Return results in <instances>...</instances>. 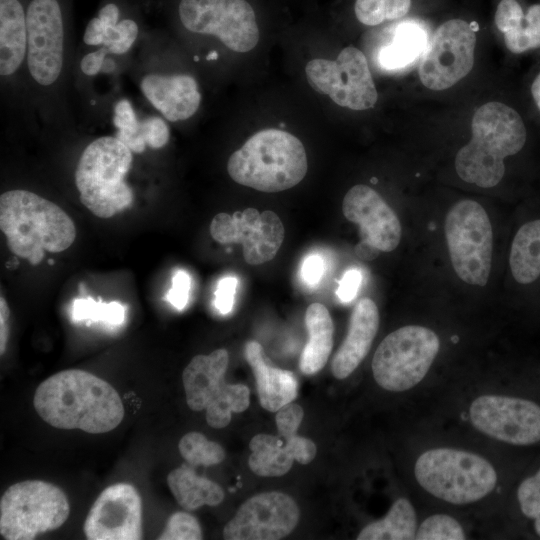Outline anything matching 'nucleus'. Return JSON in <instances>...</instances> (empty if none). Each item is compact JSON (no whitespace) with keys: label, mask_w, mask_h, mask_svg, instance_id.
<instances>
[{"label":"nucleus","mask_w":540,"mask_h":540,"mask_svg":"<svg viewBox=\"0 0 540 540\" xmlns=\"http://www.w3.org/2000/svg\"><path fill=\"white\" fill-rule=\"evenodd\" d=\"M33 405L38 415L58 429L105 433L124 417L118 392L87 371L68 369L44 380L36 389Z\"/></svg>","instance_id":"f257e3e1"},{"label":"nucleus","mask_w":540,"mask_h":540,"mask_svg":"<svg viewBox=\"0 0 540 540\" xmlns=\"http://www.w3.org/2000/svg\"><path fill=\"white\" fill-rule=\"evenodd\" d=\"M0 229L10 251L39 264L45 252L68 249L76 238L70 216L57 204L28 190H8L0 196Z\"/></svg>","instance_id":"f03ea898"},{"label":"nucleus","mask_w":540,"mask_h":540,"mask_svg":"<svg viewBox=\"0 0 540 540\" xmlns=\"http://www.w3.org/2000/svg\"><path fill=\"white\" fill-rule=\"evenodd\" d=\"M471 129V140L455 157L456 172L465 182L494 187L504 176V159L525 144L524 123L513 108L493 101L475 111Z\"/></svg>","instance_id":"7ed1b4c3"},{"label":"nucleus","mask_w":540,"mask_h":540,"mask_svg":"<svg viewBox=\"0 0 540 540\" xmlns=\"http://www.w3.org/2000/svg\"><path fill=\"white\" fill-rule=\"evenodd\" d=\"M307 169L302 142L279 129L257 132L227 163L228 174L236 183L268 193L294 187L303 180Z\"/></svg>","instance_id":"20e7f679"},{"label":"nucleus","mask_w":540,"mask_h":540,"mask_svg":"<svg viewBox=\"0 0 540 540\" xmlns=\"http://www.w3.org/2000/svg\"><path fill=\"white\" fill-rule=\"evenodd\" d=\"M133 152L116 136H101L82 151L75 169V185L81 203L100 218H110L134 200L125 177Z\"/></svg>","instance_id":"39448f33"},{"label":"nucleus","mask_w":540,"mask_h":540,"mask_svg":"<svg viewBox=\"0 0 540 540\" xmlns=\"http://www.w3.org/2000/svg\"><path fill=\"white\" fill-rule=\"evenodd\" d=\"M414 472L424 490L457 505L484 498L497 483L496 471L486 459L452 448L424 452L417 459Z\"/></svg>","instance_id":"423d86ee"},{"label":"nucleus","mask_w":540,"mask_h":540,"mask_svg":"<svg viewBox=\"0 0 540 540\" xmlns=\"http://www.w3.org/2000/svg\"><path fill=\"white\" fill-rule=\"evenodd\" d=\"M69 502L61 488L26 480L10 486L0 500V534L6 540H32L62 526Z\"/></svg>","instance_id":"0eeeda50"},{"label":"nucleus","mask_w":540,"mask_h":540,"mask_svg":"<svg viewBox=\"0 0 540 540\" xmlns=\"http://www.w3.org/2000/svg\"><path fill=\"white\" fill-rule=\"evenodd\" d=\"M440 348L434 331L408 325L389 335L377 347L372 360L375 381L385 390L402 392L423 380Z\"/></svg>","instance_id":"6e6552de"},{"label":"nucleus","mask_w":540,"mask_h":540,"mask_svg":"<svg viewBox=\"0 0 540 540\" xmlns=\"http://www.w3.org/2000/svg\"><path fill=\"white\" fill-rule=\"evenodd\" d=\"M445 236L452 266L464 282L485 286L493 252V230L485 209L474 200H461L448 211Z\"/></svg>","instance_id":"1a4fd4ad"},{"label":"nucleus","mask_w":540,"mask_h":540,"mask_svg":"<svg viewBox=\"0 0 540 540\" xmlns=\"http://www.w3.org/2000/svg\"><path fill=\"white\" fill-rule=\"evenodd\" d=\"M69 0H28L26 68L38 87L51 88L64 69Z\"/></svg>","instance_id":"9d476101"},{"label":"nucleus","mask_w":540,"mask_h":540,"mask_svg":"<svg viewBox=\"0 0 540 540\" xmlns=\"http://www.w3.org/2000/svg\"><path fill=\"white\" fill-rule=\"evenodd\" d=\"M177 13L187 31L214 36L234 52H248L259 41L254 10L245 0H180Z\"/></svg>","instance_id":"9b49d317"},{"label":"nucleus","mask_w":540,"mask_h":540,"mask_svg":"<svg viewBox=\"0 0 540 540\" xmlns=\"http://www.w3.org/2000/svg\"><path fill=\"white\" fill-rule=\"evenodd\" d=\"M306 78L318 93L328 95L341 107L352 110L372 108L377 90L365 55L348 46L336 60L313 59L306 64Z\"/></svg>","instance_id":"f8f14e48"},{"label":"nucleus","mask_w":540,"mask_h":540,"mask_svg":"<svg viewBox=\"0 0 540 540\" xmlns=\"http://www.w3.org/2000/svg\"><path fill=\"white\" fill-rule=\"evenodd\" d=\"M476 35L472 26L462 19L441 24L426 47L419 66V78L428 89L450 88L472 69Z\"/></svg>","instance_id":"ddd939ff"},{"label":"nucleus","mask_w":540,"mask_h":540,"mask_svg":"<svg viewBox=\"0 0 540 540\" xmlns=\"http://www.w3.org/2000/svg\"><path fill=\"white\" fill-rule=\"evenodd\" d=\"M210 234L220 244L240 243L243 257L250 265L272 260L284 240V226L273 211L255 208L232 215L218 213L210 223Z\"/></svg>","instance_id":"4468645a"},{"label":"nucleus","mask_w":540,"mask_h":540,"mask_svg":"<svg viewBox=\"0 0 540 540\" xmlns=\"http://www.w3.org/2000/svg\"><path fill=\"white\" fill-rule=\"evenodd\" d=\"M470 420L480 432L513 445L540 440V406L522 398L483 395L470 406Z\"/></svg>","instance_id":"2eb2a0df"},{"label":"nucleus","mask_w":540,"mask_h":540,"mask_svg":"<svg viewBox=\"0 0 540 540\" xmlns=\"http://www.w3.org/2000/svg\"><path fill=\"white\" fill-rule=\"evenodd\" d=\"M300 517L296 502L287 494L266 492L243 503L223 529L227 540H277L289 535Z\"/></svg>","instance_id":"dca6fc26"},{"label":"nucleus","mask_w":540,"mask_h":540,"mask_svg":"<svg viewBox=\"0 0 540 540\" xmlns=\"http://www.w3.org/2000/svg\"><path fill=\"white\" fill-rule=\"evenodd\" d=\"M84 533L89 540L142 539V502L136 488L128 483L105 488L86 517Z\"/></svg>","instance_id":"f3484780"},{"label":"nucleus","mask_w":540,"mask_h":540,"mask_svg":"<svg viewBox=\"0 0 540 540\" xmlns=\"http://www.w3.org/2000/svg\"><path fill=\"white\" fill-rule=\"evenodd\" d=\"M345 218L359 225L361 241L383 252L397 248L401 224L394 210L369 186L358 184L348 190L342 202Z\"/></svg>","instance_id":"a211bd4d"},{"label":"nucleus","mask_w":540,"mask_h":540,"mask_svg":"<svg viewBox=\"0 0 540 540\" xmlns=\"http://www.w3.org/2000/svg\"><path fill=\"white\" fill-rule=\"evenodd\" d=\"M228 362L227 350L217 349L195 356L182 373L187 405L193 411L205 409L206 419L216 415L234 391L235 384L224 378Z\"/></svg>","instance_id":"6ab92c4d"},{"label":"nucleus","mask_w":540,"mask_h":540,"mask_svg":"<svg viewBox=\"0 0 540 540\" xmlns=\"http://www.w3.org/2000/svg\"><path fill=\"white\" fill-rule=\"evenodd\" d=\"M140 90L169 122L189 119L197 112L201 102L198 83L189 74L149 73L141 79Z\"/></svg>","instance_id":"aec40b11"},{"label":"nucleus","mask_w":540,"mask_h":540,"mask_svg":"<svg viewBox=\"0 0 540 540\" xmlns=\"http://www.w3.org/2000/svg\"><path fill=\"white\" fill-rule=\"evenodd\" d=\"M122 0H107L97 15L87 24L83 42L89 46H104L109 53L125 54L140 33V25Z\"/></svg>","instance_id":"412c9836"},{"label":"nucleus","mask_w":540,"mask_h":540,"mask_svg":"<svg viewBox=\"0 0 540 540\" xmlns=\"http://www.w3.org/2000/svg\"><path fill=\"white\" fill-rule=\"evenodd\" d=\"M379 327V311L373 300L355 305L346 338L333 357L331 369L337 379L348 377L368 354Z\"/></svg>","instance_id":"4be33fe9"},{"label":"nucleus","mask_w":540,"mask_h":540,"mask_svg":"<svg viewBox=\"0 0 540 540\" xmlns=\"http://www.w3.org/2000/svg\"><path fill=\"white\" fill-rule=\"evenodd\" d=\"M28 0H0V75L9 78L25 64Z\"/></svg>","instance_id":"5701e85b"},{"label":"nucleus","mask_w":540,"mask_h":540,"mask_svg":"<svg viewBox=\"0 0 540 540\" xmlns=\"http://www.w3.org/2000/svg\"><path fill=\"white\" fill-rule=\"evenodd\" d=\"M245 357L255 375L259 402L264 409L277 412L296 398L298 385L294 374L267 363L258 342L246 344Z\"/></svg>","instance_id":"b1692460"},{"label":"nucleus","mask_w":540,"mask_h":540,"mask_svg":"<svg viewBox=\"0 0 540 540\" xmlns=\"http://www.w3.org/2000/svg\"><path fill=\"white\" fill-rule=\"evenodd\" d=\"M495 24L504 34L505 45L513 53L540 48V4L524 14L516 0H501L495 13Z\"/></svg>","instance_id":"393cba45"},{"label":"nucleus","mask_w":540,"mask_h":540,"mask_svg":"<svg viewBox=\"0 0 540 540\" xmlns=\"http://www.w3.org/2000/svg\"><path fill=\"white\" fill-rule=\"evenodd\" d=\"M308 341L301 353L299 367L306 375L320 371L326 364L333 346V322L327 308L311 304L305 314Z\"/></svg>","instance_id":"a878e982"},{"label":"nucleus","mask_w":540,"mask_h":540,"mask_svg":"<svg viewBox=\"0 0 540 540\" xmlns=\"http://www.w3.org/2000/svg\"><path fill=\"white\" fill-rule=\"evenodd\" d=\"M167 484L176 501L187 511L203 505L216 506L224 499V492L217 483L197 475L188 465L172 470Z\"/></svg>","instance_id":"bb28decb"},{"label":"nucleus","mask_w":540,"mask_h":540,"mask_svg":"<svg viewBox=\"0 0 540 540\" xmlns=\"http://www.w3.org/2000/svg\"><path fill=\"white\" fill-rule=\"evenodd\" d=\"M427 36L419 25L405 22L397 25L391 39L378 54L379 66L388 71L399 70L414 62L425 51Z\"/></svg>","instance_id":"cd10ccee"},{"label":"nucleus","mask_w":540,"mask_h":540,"mask_svg":"<svg viewBox=\"0 0 540 540\" xmlns=\"http://www.w3.org/2000/svg\"><path fill=\"white\" fill-rule=\"evenodd\" d=\"M509 264L514 279L529 284L540 275V220L523 224L514 236Z\"/></svg>","instance_id":"c85d7f7f"},{"label":"nucleus","mask_w":540,"mask_h":540,"mask_svg":"<svg viewBox=\"0 0 540 540\" xmlns=\"http://www.w3.org/2000/svg\"><path fill=\"white\" fill-rule=\"evenodd\" d=\"M414 507L406 498H398L386 516L365 526L358 540H412L417 531Z\"/></svg>","instance_id":"c756f323"},{"label":"nucleus","mask_w":540,"mask_h":540,"mask_svg":"<svg viewBox=\"0 0 540 540\" xmlns=\"http://www.w3.org/2000/svg\"><path fill=\"white\" fill-rule=\"evenodd\" d=\"M248 460L251 471L262 477H278L286 474L293 464L285 441L268 434L255 435L249 444Z\"/></svg>","instance_id":"7c9ffc66"},{"label":"nucleus","mask_w":540,"mask_h":540,"mask_svg":"<svg viewBox=\"0 0 540 540\" xmlns=\"http://www.w3.org/2000/svg\"><path fill=\"white\" fill-rule=\"evenodd\" d=\"M126 307L118 301L105 303L88 298H77L71 309L74 322H102L110 326H120L124 323Z\"/></svg>","instance_id":"2f4dec72"},{"label":"nucleus","mask_w":540,"mask_h":540,"mask_svg":"<svg viewBox=\"0 0 540 540\" xmlns=\"http://www.w3.org/2000/svg\"><path fill=\"white\" fill-rule=\"evenodd\" d=\"M179 452L190 466H211L221 463L225 451L217 442L200 432H189L179 441Z\"/></svg>","instance_id":"473e14b6"},{"label":"nucleus","mask_w":540,"mask_h":540,"mask_svg":"<svg viewBox=\"0 0 540 540\" xmlns=\"http://www.w3.org/2000/svg\"><path fill=\"white\" fill-rule=\"evenodd\" d=\"M410 7L411 0H356L354 10L362 24L376 26L404 17Z\"/></svg>","instance_id":"72a5a7b5"},{"label":"nucleus","mask_w":540,"mask_h":540,"mask_svg":"<svg viewBox=\"0 0 540 540\" xmlns=\"http://www.w3.org/2000/svg\"><path fill=\"white\" fill-rule=\"evenodd\" d=\"M465 533L460 523L446 514H434L417 528L416 540H463Z\"/></svg>","instance_id":"f704fd0d"},{"label":"nucleus","mask_w":540,"mask_h":540,"mask_svg":"<svg viewBox=\"0 0 540 540\" xmlns=\"http://www.w3.org/2000/svg\"><path fill=\"white\" fill-rule=\"evenodd\" d=\"M113 125L116 128L115 136L124 144L142 136L141 121L126 98L120 99L114 106Z\"/></svg>","instance_id":"c9c22d12"},{"label":"nucleus","mask_w":540,"mask_h":540,"mask_svg":"<svg viewBox=\"0 0 540 540\" xmlns=\"http://www.w3.org/2000/svg\"><path fill=\"white\" fill-rule=\"evenodd\" d=\"M517 498L522 513L534 520L535 531L540 536V469L519 485Z\"/></svg>","instance_id":"e433bc0d"},{"label":"nucleus","mask_w":540,"mask_h":540,"mask_svg":"<svg viewBox=\"0 0 540 540\" xmlns=\"http://www.w3.org/2000/svg\"><path fill=\"white\" fill-rule=\"evenodd\" d=\"M159 540H200L201 527L197 519L187 512H176L170 516Z\"/></svg>","instance_id":"4c0bfd02"},{"label":"nucleus","mask_w":540,"mask_h":540,"mask_svg":"<svg viewBox=\"0 0 540 540\" xmlns=\"http://www.w3.org/2000/svg\"><path fill=\"white\" fill-rule=\"evenodd\" d=\"M141 133L151 149L164 147L170 139V130L166 121L159 116H150L141 120Z\"/></svg>","instance_id":"58836bf2"},{"label":"nucleus","mask_w":540,"mask_h":540,"mask_svg":"<svg viewBox=\"0 0 540 540\" xmlns=\"http://www.w3.org/2000/svg\"><path fill=\"white\" fill-rule=\"evenodd\" d=\"M303 409L295 403H288L277 411L276 425L278 432L285 439L297 434L303 419Z\"/></svg>","instance_id":"ea45409f"},{"label":"nucleus","mask_w":540,"mask_h":540,"mask_svg":"<svg viewBox=\"0 0 540 540\" xmlns=\"http://www.w3.org/2000/svg\"><path fill=\"white\" fill-rule=\"evenodd\" d=\"M191 277L184 270L175 271L172 277V286L165 299L177 310H183L189 300Z\"/></svg>","instance_id":"a19ab883"},{"label":"nucleus","mask_w":540,"mask_h":540,"mask_svg":"<svg viewBox=\"0 0 540 540\" xmlns=\"http://www.w3.org/2000/svg\"><path fill=\"white\" fill-rule=\"evenodd\" d=\"M238 278L232 275L221 278L217 284L214 297V306L219 313L229 314L235 303V294Z\"/></svg>","instance_id":"79ce46f5"},{"label":"nucleus","mask_w":540,"mask_h":540,"mask_svg":"<svg viewBox=\"0 0 540 540\" xmlns=\"http://www.w3.org/2000/svg\"><path fill=\"white\" fill-rule=\"evenodd\" d=\"M326 261L318 253L307 255L300 266V278L304 284L314 287L319 284L325 275Z\"/></svg>","instance_id":"37998d69"},{"label":"nucleus","mask_w":540,"mask_h":540,"mask_svg":"<svg viewBox=\"0 0 540 540\" xmlns=\"http://www.w3.org/2000/svg\"><path fill=\"white\" fill-rule=\"evenodd\" d=\"M285 445L293 459L300 464H309L316 456L317 448L314 442L297 434L285 438Z\"/></svg>","instance_id":"c03bdc74"},{"label":"nucleus","mask_w":540,"mask_h":540,"mask_svg":"<svg viewBox=\"0 0 540 540\" xmlns=\"http://www.w3.org/2000/svg\"><path fill=\"white\" fill-rule=\"evenodd\" d=\"M361 281L362 275L359 269H348L344 273L336 290L338 298L344 303L353 300L359 290Z\"/></svg>","instance_id":"a18cd8bd"},{"label":"nucleus","mask_w":540,"mask_h":540,"mask_svg":"<svg viewBox=\"0 0 540 540\" xmlns=\"http://www.w3.org/2000/svg\"><path fill=\"white\" fill-rule=\"evenodd\" d=\"M108 53V50L104 46L87 53L80 62L81 71L86 76H95L102 71Z\"/></svg>","instance_id":"49530a36"},{"label":"nucleus","mask_w":540,"mask_h":540,"mask_svg":"<svg viewBox=\"0 0 540 540\" xmlns=\"http://www.w3.org/2000/svg\"><path fill=\"white\" fill-rule=\"evenodd\" d=\"M9 329H10V309L6 300L3 296L0 297V354L3 355L8 338H9Z\"/></svg>","instance_id":"de8ad7c7"},{"label":"nucleus","mask_w":540,"mask_h":540,"mask_svg":"<svg viewBox=\"0 0 540 540\" xmlns=\"http://www.w3.org/2000/svg\"><path fill=\"white\" fill-rule=\"evenodd\" d=\"M379 252V250L363 242H360L356 247L357 255L364 260H371L375 258Z\"/></svg>","instance_id":"09e8293b"},{"label":"nucleus","mask_w":540,"mask_h":540,"mask_svg":"<svg viewBox=\"0 0 540 540\" xmlns=\"http://www.w3.org/2000/svg\"><path fill=\"white\" fill-rule=\"evenodd\" d=\"M532 96L537 107L540 110V73L535 78L532 87H531Z\"/></svg>","instance_id":"8fccbe9b"},{"label":"nucleus","mask_w":540,"mask_h":540,"mask_svg":"<svg viewBox=\"0 0 540 540\" xmlns=\"http://www.w3.org/2000/svg\"><path fill=\"white\" fill-rule=\"evenodd\" d=\"M116 68V65L112 59H106L102 68V72H112Z\"/></svg>","instance_id":"3c124183"},{"label":"nucleus","mask_w":540,"mask_h":540,"mask_svg":"<svg viewBox=\"0 0 540 540\" xmlns=\"http://www.w3.org/2000/svg\"><path fill=\"white\" fill-rule=\"evenodd\" d=\"M217 53L216 52H212L210 55H208V59H216L217 58Z\"/></svg>","instance_id":"603ef678"}]
</instances>
